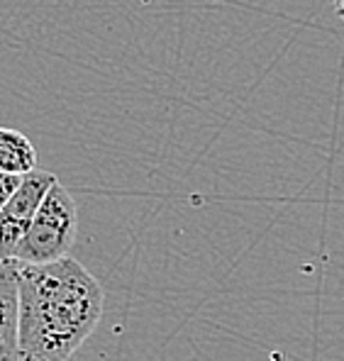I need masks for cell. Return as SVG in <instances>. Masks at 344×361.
<instances>
[{"label":"cell","mask_w":344,"mask_h":361,"mask_svg":"<svg viewBox=\"0 0 344 361\" xmlns=\"http://www.w3.org/2000/svg\"><path fill=\"white\" fill-rule=\"evenodd\" d=\"M20 361H68L95 332L105 293L73 257L54 264H20Z\"/></svg>","instance_id":"obj_1"},{"label":"cell","mask_w":344,"mask_h":361,"mask_svg":"<svg viewBox=\"0 0 344 361\" xmlns=\"http://www.w3.org/2000/svg\"><path fill=\"white\" fill-rule=\"evenodd\" d=\"M335 10H337V15L344 20V0H335Z\"/></svg>","instance_id":"obj_7"},{"label":"cell","mask_w":344,"mask_h":361,"mask_svg":"<svg viewBox=\"0 0 344 361\" xmlns=\"http://www.w3.org/2000/svg\"><path fill=\"white\" fill-rule=\"evenodd\" d=\"M56 180L59 178L54 173L42 171V169H35V171L23 176L13 198L0 210V262H13L15 259L20 242H23L25 232L32 225V217H35L39 203Z\"/></svg>","instance_id":"obj_3"},{"label":"cell","mask_w":344,"mask_h":361,"mask_svg":"<svg viewBox=\"0 0 344 361\" xmlns=\"http://www.w3.org/2000/svg\"><path fill=\"white\" fill-rule=\"evenodd\" d=\"M37 169L35 145L13 127H0V173L25 176Z\"/></svg>","instance_id":"obj_5"},{"label":"cell","mask_w":344,"mask_h":361,"mask_svg":"<svg viewBox=\"0 0 344 361\" xmlns=\"http://www.w3.org/2000/svg\"><path fill=\"white\" fill-rule=\"evenodd\" d=\"M20 180H23V176H10V173H0V210H3V205L8 203L10 198H13V193L18 190Z\"/></svg>","instance_id":"obj_6"},{"label":"cell","mask_w":344,"mask_h":361,"mask_svg":"<svg viewBox=\"0 0 344 361\" xmlns=\"http://www.w3.org/2000/svg\"><path fill=\"white\" fill-rule=\"evenodd\" d=\"M20 262H0V361H20Z\"/></svg>","instance_id":"obj_4"},{"label":"cell","mask_w":344,"mask_h":361,"mask_svg":"<svg viewBox=\"0 0 344 361\" xmlns=\"http://www.w3.org/2000/svg\"><path fill=\"white\" fill-rule=\"evenodd\" d=\"M78 232V210L76 200L56 180L39 203L30 230L25 232L23 242L15 254V262L42 267L66 259L76 242Z\"/></svg>","instance_id":"obj_2"}]
</instances>
